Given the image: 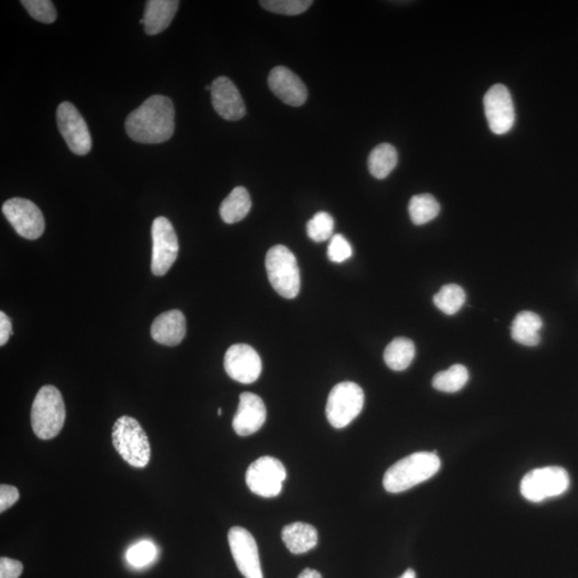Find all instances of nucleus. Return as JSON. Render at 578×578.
<instances>
[{"instance_id": "b1692460", "label": "nucleus", "mask_w": 578, "mask_h": 578, "mask_svg": "<svg viewBox=\"0 0 578 578\" xmlns=\"http://www.w3.org/2000/svg\"><path fill=\"white\" fill-rule=\"evenodd\" d=\"M397 152L390 144H380L375 147L367 160L368 171L377 179H385L391 174L397 164Z\"/></svg>"}, {"instance_id": "9b49d317", "label": "nucleus", "mask_w": 578, "mask_h": 578, "mask_svg": "<svg viewBox=\"0 0 578 578\" xmlns=\"http://www.w3.org/2000/svg\"><path fill=\"white\" fill-rule=\"evenodd\" d=\"M57 124L71 152L85 156L92 151V136L85 119L73 103H63L58 106Z\"/></svg>"}, {"instance_id": "a878e982", "label": "nucleus", "mask_w": 578, "mask_h": 578, "mask_svg": "<svg viewBox=\"0 0 578 578\" xmlns=\"http://www.w3.org/2000/svg\"><path fill=\"white\" fill-rule=\"evenodd\" d=\"M468 380V369L462 365H455L435 375L433 387L440 392L456 393L462 390Z\"/></svg>"}, {"instance_id": "ddd939ff", "label": "nucleus", "mask_w": 578, "mask_h": 578, "mask_svg": "<svg viewBox=\"0 0 578 578\" xmlns=\"http://www.w3.org/2000/svg\"><path fill=\"white\" fill-rule=\"evenodd\" d=\"M229 544L232 558L244 578H264L258 544L247 529L230 528Z\"/></svg>"}, {"instance_id": "2eb2a0df", "label": "nucleus", "mask_w": 578, "mask_h": 578, "mask_svg": "<svg viewBox=\"0 0 578 578\" xmlns=\"http://www.w3.org/2000/svg\"><path fill=\"white\" fill-rule=\"evenodd\" d=\"M211 93L214 110L226 121H240L246 115L241 94L229 77L220 76L214 80Z\"/></svg>"}, {"instance_id": "412c9836", "label": "nucleus", "mask_w": 578, "mask_h": 578, "mask_svg": "<svg viewBox=\"0 0 578 578\" xmlns=\"http://www.w3.org/2000/svg\"><path fill=\"white\" fill-rule=\"evenodd\" d=\"M544 326L540 316L534 312L518 313L511 326L512 338L524 347L534 348L540 344V330Z\"/></svg>"}, {"instance_id": "6ab92c4d", "label": "nucleus", "mask_w": 578, "mask_h": 578, "mask_svg": "<svg viewBox=\"0 0 578 578\" xmlns=\"http://www.w3.org/2000/svg\"><path fill=\"white\" fill-rule=\"evenodd\" d=\"M179 7L177 0H149L144 17L140 21L149 35L158 34L171 25Z\"/></svg>"}, {"instance_id": "473e14b6", "label": "nucleus", "mask_w": 578, "mask_h": 578, "mask_svg": "<svg viewBox=\"0 0 578 578\" xmlns=\"http://www.w3.org/2000/svg\"><path fill=\"white\" fill-rule=\"evenodd\" d=\"M20 499L19 490L15 486L3 485L0 486V512L4 514Z\"/></svg>"}, {"instance_id": "20e7f679", "label": "nucleus", "mask_w": 578, "mask_h": 578, "mask_svg": "<svg viewBox=\"0 0 578 578\" xmlns=\"http://www.w3.org/2000/svg\"><path fill=\"white\" fill-rule=\"evenodd\" d=\"M112 438L116 451L131 466H147L152 457L151 443L139 421L128 416H121L113 427Z\"/></svg>"}, {"instance_id": "f03ea898", "label": "nucleus", "mask_w": 578, "mask_h": 578, "mask_svg": "<svg viewBox=\"0 0 578 578\" xmlns=\"http://www.w3.org/2000/svg\"><path fill=\"white\" fill-rule=\"evenodd\" d=\"M442 462L437 452H416L387 470L384 487L392 494L403 493L431 479L439 472Z\"/></svg>"}, {"instance_id": "aec40b11", "label": "nucleus", "mask_w": 578, "mask_h": 578, "mask_svg": "<svg viewBox=\"0 0 578 578\" xmlns=\"http://www.w3.org/2000/svg\"><path fill=\"white\" fill-rule=\"evenodd\" d=\"M282 540L290 553L301 555L318 545V534L309 524L296 522L283 528Z\"/></svg>"}, {"instance_id": "c9c22d12", "label": "nucleus", "mask_w": 578, "mask_h": 578, "mask_svg": "<svg viewBox=\"0 0 578 578\" xmlns=\"http://www.w3.org/2000/svg\"><path fill=\"white\" fill-rule=\"evenodd\" d=\"M298 578H323L318 571L313 569H306L301 572Z\"/></svg>"}, {"instance_id": "4468645a", "label": "nucleus", "mask_w": 578, "mask_h": 578, "mask_svg": "<svg viewBox=\"0 0 578 578\" xmlns=\"http://www.w3.org/2000/svg\"><path fill=\"white\" fill-rule=\"evenodd\" d=\"M224 367L231 379L249 385L260 378L263 365L253 348L247 344H236L226 351Z\"/></svg>"}, {"instance_id": "423d86ee", "label": "nucleus", "mask_w": 578, "mask_h": 578, "mask_svg": "<svg viewBox=\"0 0 578 578\" xmlns=\"http://www.w3.org/2000/svg\"><path fill=\"white\" fill-rule=\"evenodd\" d=\"M570 484V475L563 467L536 468L522 479L521 494L528 502L542 503L567 492Z\"/></svg>"}, {"instance_id": "c85d7f7f", "label": "nucleus", "mask_w": 578, "mask_h": 578, "mask_svg": "<svg viewBox=\"0 0 578 578\" xmlns=\"http://www.w3.org/2000/svg\"><path fill=\"white\" fill-rule=\"evenodd\" d=\"M261 7L273 14L283 15H299L311 7V0H264Z\"/></svg>"}, {"instance_id": "c756f323", "label": "nucleus", "mask_w": 578, "mask_h": 578, "mask_svg": "<svg viewBox=\"0 0 578 578\" xmlns=\"http://www.w3.org/2000/svg\"><path fill=\"white\" fill-rule=\"evenodd\" d=\"M21 4L29 15L44 24H52L57 19L55 5L51 0H23Z\"/></svg>"}, {"instance_id": "e433bc0d", "label": "nucleus", "mask_w": 578, "mask_h": 578, "mask_svg": "<svg viewBox=\"0 0 578 578\" xmlns=\"http://www.w3.org/2000/svg\"><path fill=\"white\" fill-rule=\"evenodd\" d=\"M398 578H416V572L414 570L408 569L405 571V573Z\"/></svg>"}, {"instance_id": "1a4fd4ad", "label": "nucleus", "mask_w": 578, "mask_h": 578, "mask_svg": "<svg viewBox=\"0 0 578 578\" xmlns=\"http://www.w3.org/2000/svg\"><path fill=\"white\" fill-rule=\"evenodd\" d=\"M152 271L154 276L162 277L169 272L178 258L176 231L168 219L159 217L152 223Z\"/></svg>"}, {"instance_id": "9d476101", "label": "nucleus", "mask_w": 578, "mask_h": 578, "mask_svg": "<svg viewBox=\"0 0 578 578\" xmlns=\"http://www.w3.org/2000/svg\"><path fill=\"white\" fill-rule=\"evenodd\" d=\"M5 217L21 237L34 240L43 236L45 221L43 212L33 201L25 199H11L3 206Z\"/></svg>"}, {"instance_id": "f8f14e48", "label": "nucleus", "mask_w": 578, "mask_h": 578, "mask_svg": "<svg viewBox=\"0 0 578 578\" xmlns=\"http://www.w3.org/2000/svg\"><path fill=\"white\" fill-rule=\"evenodd\" d=\"M485 112L488 126L497 135L508 133L515 122L514 100L503 84L490 88L485 95Z\"/></svg>"}, {"instance_id": "a211bd4d", "label": "nucleus", "mask_w": 578, "mask_h": 578, "mask_svg": "<svg viewBox=\"0 0 578 578\" xmlns=\"http://www.w3.org/2000/svg\"><path fill=\"white\" fill-rule=\"evenodd\" d=\"M187 333L186 318L179 309L162 313L153 320L152 337L165 347H177Z\"/></svg>"}, {"instance_id": "4c0bfd02", "label": "nucleus", "mask_w": 578, "mask_h": 578, "mask_svg": "<svg viewBox=\"0 0 578 578\" xmlns=\"http://www.w3.org/2000/svg\"><path fill=\"white\" fill-rule=\"evenodd\" d=\"M218 415H219V416H221V415H222V409H221V408H219V409H218Z\"/></svg>"}, {"instance_id": "39448f33", "label": "nucleus", "mask_w": 578, "mask_h": 578, "mask_svg": "<svg viewBox=\"0 0 578 578\" xmlns=\"http://www.w3.org/2000/svg\"><path fill=\"white\" fill-rule=\"evenodd\" d=\"M268 279L274 290L286 299H294L300 290V271L293 252L278 244L266 256Z\"/></svg>"}, {"instance_id": "dca6fc26", "label": "nucleus", "mask_w": 578, "mask_h": 578, "mask_svg": "<svg viewBox=\"0 0 578 578\" xmlns=\"http://www.w3.org/2000/svg\"><path fill=\"white\" fill-rule=\"evenodd\" d=\"M267 410L265 403L251 392L241 393L240 407L232 420V427L240 436H250L265 425Z\"/></svg>"}, {"instance_id": "0eeeda50", "label": "nucleus", "mask_w": 578, "mask_h": 578, "mask_svg": "<svg viewBox=\"0 0 578 578\" xmlns=\"http://www.w3.org/2000/svg\"><path fill=\"white\" fill-rule=\"evenodd\" d=\"M365 407V392L351 381L338 384L328 397L326 415L336 428L347 427L360 415Z\"/></svg>"}, {"instance_id": "2f4dec72", "label": "nucleus", "mask_w": 578, "mask_h": 578, "mask_svg": "<svg viewBox=\"0 0 578 578\" xmlns=\"http://www.w3.org/2000/svg\"><path fill=\"white\" fill-rule=\"evenodd\" d=\"M353 255V249L343 235L332 236L329 247H328V258L333 263H343Z\"/></svg>"}, {"instance_id": "f704fd0d", "label": "nucleus", "mask_w": 578, "mask_h": 578, "mask_svg": "<svg viewBox=\"0 0 578 578\" xmlns=\"http://www.w3.org/2000/svg\"><path fill=\"white\" fill-rule=\"evenodd\" d=\"M12 335V324L7 315L0 312V345L7 344Z\"/></svg>"}, {"instance_id": "72a5a7b5", "label": "nucleus", "mask_w": 578, "mask_h": 578, "mask_svg": "<svg viewBox=\"0 0 578 578\" xmlns=\"http://www.w3.org/2000/svg\"><path fill=\"white\" fill-rule=\"evenodd\" d=\"M22 572L23 563L17 560L7 557L0 559V578H19Z\"/></svg>"}, {"instance_id": "f257e3e1", "label": "nucleus", "mask_w": 578, "mask_h": 578, "mask_svg": "<svg viewBox=\"0 0 578 578\" xmlns=\"http://www.w3.org/2000/svg\"><path fill=\"white\" fill-rule=\"evenodd\" d=\"M130 139L142 144L168 142L175 131V107L164 95H152L131 113L126 121Z\"/></svg>"}, {"instance_id": "cd10ccee", "label": "nucleus", "mask_w": 578, "mask_h": 578, "mask_svg": "<svg viewBox=\"0 0 578 578\" xmlns=\"http://www.w3.org/2000/svg\"><path fill=\"white\" fill-rule=\"evenodd\" d=\"M335 228V221L329 213L321 211L316 213L307 225L308 236L315 242H324L331 240Z\"/></svg>"}, {"instance_id": "4be33fe9", "label": "nucleus", "mask_w": 578, "mask_h": 578, "mask_svg": "<svg viewBox=\"0 0 578 578\" xmlns=\"http://www.w3.org/2000/svg\"><path fill=\"white\" fill-rule=\"evenodd\" d=\"M251 207L252 201L247 189L237 187L220 206V216L225 223L234 224L246 218Z\"/></svg>"}, {"instance_id": "7ed1b4c3", "label": "nucleus", "mask_w": 578, "mask_h": 578, "mask_svg": "<svg viewBox=\"0 0 578 578\" xmlns=\"http://www.w3.org/2000/svg\"><path fill=\"white\" fill-rule=\"evenodd\" d=\"M65 421V407L56 387H43L35 396L32 408V426L35 436L49 440L58 436Z\"/></svg>"}, {"instance_id": "6e6552de", "label": "nucleus", "mask_w": 578, "mask_h": 578, "mask_svg": "<svg viewBox=\"0 0 578 578\" xmlns=\"http://www.w3.org/2000/svg\"><path fill=\"white\" fill-rule=\"evenodd\" d=\"M286 469L282 462L272 456L256 460L247 470V485L254 494L265 498L276 497L282 492L286 479Z\"/></svg>"}, {"instance_id": "f3484780", "label": "nucleus", "mask_w": 578, "mask_h": 578, "mask_svg": "<svg viewBox=\"0 0 578 578\" xmlns=\"http://www.w3.org/2000/svg\"><path fill=\"white\" fill-rule=\"evenodd\" d=\"M268 85L271 92L286 104L301 106L306 103L308 99L306 85L303 84L299 76L288 68L281 65L274 68L268 77Z\"/></svg>"}, {"instance_id": "393cba45", "label": "nucleus", "mask_w": 578, "mask_h": 578, "mask_svg": "<svg viewBox=\"0 0 578 578\" xmlns=\"http://www.w3.org/2000/svg\"><path fill=\"white\" fill-rule=\"evenodd\" d=\"M408 211L415 225H425L438 216L440 205L433 195L419 194L411 198Z\"/></svg>"}, {"instance_id": "5701e85b", "label": "nucleus", "mask_w": 578, "mask_h": 578, "mask_svg": "<svg viewBox=\"0 0 578 578\" xmlns=\"http://www.w3.org/2000/svg\"><path fill=\"white\" fill-rule=\"evenodd\" d=\"M416 355L415 344L407 338H397L386 348L384 359L393 371L401 372L413 362Z\"/></svg>"}, {"instance_id": "7c9ffc66", "label": "nucleus", "mask_w": 578, "mask_h": 578, "mask_svg": "<svg viewBox=\"0 0 578 578\" xmlns=\"http://www.w3.org/2000/svg\"><path fill=\"white\" fill-rule=\"evenodd\" d=\"M157 555L156 546L152 542L142 541L140 544L129 548L127 560L133 567L142 568L151 563Z\"/></svg>"}, {"instance_id": "bb28decb", "label": "nucleus", "mask_w": 578, "mask_h": 578, "mask_svg": "<svg viewBox=\"0 0 578 578\" xmlns=\"http://www.w3.org/2000/svg\"><path fill=\"white\" fill-rule=\"evenodd\" d=\"M465 301H466V294L461 286L456 284L443 286L434 296V305L446 315L456 314L464 306Z\"/></svg>"}]
</instances>
